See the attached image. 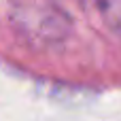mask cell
I'll use <instances>...</instances> for the list:
<instances>
[{
  "label": "cell",
  "instance_id": "cell-2",
  "mask_svg": "<svg viewBox=\"0 0 121 121\" xmlns=\"http://www.w3.org/2000/svg\"><path fill=\"white\" fill-rule=\"evenodd\" d=\"M104 23L117 34L121 36V0H94Z\"/></svg>",
  "mask_w": 121,
  "mask_h": 121
},
{
  "label": "cell",
  "instance_id": "cell-1",
  "mask_svg": "<svg viewBox=\"0 0 121 121\" xmlns=\"http://www.w3.org/2000/svg\"><path fill=\"white\" fill-rule=\"evenodd\" d=\"M9 15L19 36L36 47L62 43L72 30L68 13L55 0H11Z\"/></svg>",
  "mask_w": 121,
  "mask_h": 121
}]
</instances>
